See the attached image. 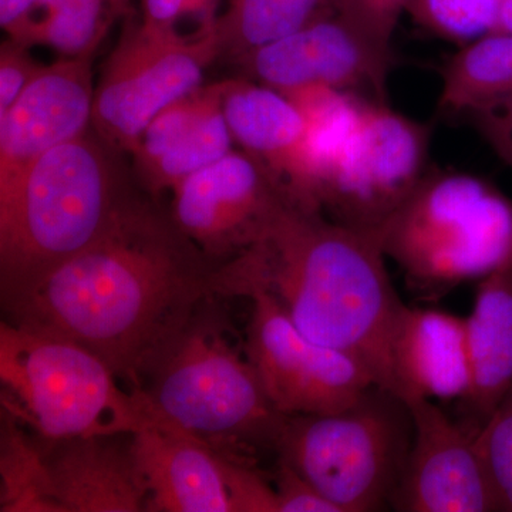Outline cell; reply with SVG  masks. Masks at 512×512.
<instances>
[{"label":"cell","instance_id":"obj_1","mask_svg":"<svg viewBox=\"0 0 512 512\" xmlns=\"http://www.w3.org/2000/svg\"><path fill=\"white\" fill-rule=\"evenodd\" d=\"M212 264L171 215L130 200L89 247L3 305L8 322L92 350L128 389L212 292Z\"/></svg>","mask_w":512,"mask_h":512},{"label":"cell","instance_id":"obj_2","mask_svg":"<svg viewBox=\"0 0 512 512\" xmlns=\"http://www.w3.org/2000/svg\"><path fill=\"white\" fill-rule=\"evenodd\" d=\"M372 232L286 201L261 237L217 266V296L268 293L306 336L352 356L397 396L392 340L404 306Z\"/></svg>","mask_w":512,"mask_h":512},{"label":"cell","instance_id":"obj_3","mask_svg":"<svg viewBox=\"0 0 512 512\" xmlns=\"http://www.w3.org/2000/svg\"><path fill=\"white\" fill-rule=\"evenodd\" d=\"M130 200L109 154L87 133L0 187L2 305L89 247Z\"/></svg>","mask_w":512,"mask_h":512},{"label":"cell","instance_id":"obj_4","mask_svg":"<svg viewBox=\"0 0 512 512\" xmlns=\"http://www.w3.org/2000/svg\"><path fill=\"white\" fill-rule=\"evenodd\" d=\"M215 296L202 299L141 380L170 429L255 464L275 451L285 414L266 396L247 353L232 342Z\"/></svg>","mask_w":512,"mask_h":512},{"label":"cell","instance_id":"obj_5","mask_svg":"<svg viewBox=\"0 0 512 512\" xmlns=\"http://www.w3.org/2000/svg\"><path fill=\"white\" fill-rule=\"evenodd\" d=\"M119 380L100 356L77 343L8 320L0 326L2 407L37 439L170 429L146 394L124 389Z\"/></svg>","mask_w":512,"mask_h":512},{"label":"cell","instance_id":"obj_6","mask_svg":"<svg viewBox=\"0 0 512 512\" xmlns=\"http://www.w3.org/2000/svg\"><path fill=\"white\" fill-rule=\"evenodd\" d=\"M372 234L426 296L512 268V201L476 175L427 171Z\"/></svg>","mask_w":512,"mask_h":512},{"label":"cell","instance_id":"obj_7","mask_svg":"<svg viewBox=\"0 0 512 512\" xmlns=\"http://www.w3.org/2000/svg\"><path fill=\"white\" fill-rule=\"evenodd\" d=\"M413 430L407 403L373 384L338 412L286 416L276 454L339 512L380 511L392 505Z\"/></svg>","mask_w":512,"mask_h":512},{"label":"cell","instance_id":"obj_8","mask_svg":"<svg viewBox=\"0 0 512 512\" xmlns=\"http://www.w3.org/2000/svg\"><path fill=\"white\" fill-rule=\"evenodd\" d=\"M429 144L427 124L386 101L367 100L320 184L319 211L346 227L375 232L427 174Z\"/></svg>","mask_w":512,"mask_h":512},{"label":"cell","instance_id":"obj_9","mask_svg":"<svg viewBox=\"0 0 512 512\" xmlns=\"http://www.w3.org/2000/svg\"><path fill=\"white\" fill-rule=\"evenodd\" d=\"M220 56L218 37L188 43L127 25L104 63L94 93L93 124L106 143L131 153L165 107L200 89Z\"/></svg>","mask_w":512,"mask_h":512},{"label":"cell","instance_id":"obj_10","mask_svg":"<svg viewBox=\"0 0 512 512\" xmlns=\"http://www.w3.org/2000/svg\"><path fill=\"white\" fill-rule=\"evenodd\" d=\"M245 298L252 305L245 353L279 413L338 412L375 384L362 363L296 328L268 293L249 292Z\"/></svg>","mask_w":512,"mask_h":512},{"label":"cell","instance_id":"obj_11","mask_svg":"<svg viewBox=\"0 0 512 512\" xmlns=\"http://www.w3.org/2000/svg\"><path fill=\"white\" fill-rule=\"evenodd\" d=\"M147 488V512H278L274 485L255 464L180 431L150 427L130 436Z\"/></svg>","mask_w":512,"mask_h":512},{"label":"cell","instance_id":"obj_12","mask_svg":"<svg viewBox=\"0 0 512 512\" xmlns=\"http://www.w3.org/2000/svg\"><path fill=\"white\" fill-rule=\"evenodd\" d=\"M171 192L175 227L217 266L261 237L291 201L275 175L247 151H231Z\"/></svg>","mask_w":512,"mask_h":512},{"label":"cell","instance_id":"obj_13","mask_svg":"<svg viewBox=\"0 0 512 512\" xmlns=\"http://www.w3.org/2000/svg\"><path fill=\"white\" fill-rule=\"evenodd\" d=\"M249 79L288 94L326 86L386 101L392 53L342 13H330L239 60Z\"/></svg>","mask_w":512,"mask_h":512},{"label":"cell","instance_id":"obj_14","mask_svg":"<svg viewBox=\"0 0 512 512\" xmlns=\"http://www.w3.org/2000/svg\"><path fill=\"white\" fill-rule=\"evenodd\" d=\"M413 441L392 507L407 512L500 511L477 434L453 421L433 400H404Z\"/></svg>","mask_w":512,"mask_h":512},{"label":"cell","instance_id":"obj_15","mask_svg":"<svg viewBox=\"0 0 512 512\" xmlns=\"http://www.w3.org/2000/svg\"><path fill=\"white\" fill-rule=\"evenodd\" d=\"M92 56L47 64L0 114V187L47 151L87 133L93 123Z\"/></svg>","mask_w":512,"mask_h":512},{"label":"cell","instance_id":"obj_16","mask_svg":"<svg viewBox=\"0 0 512 512\" xmlns=\"http://www.w3.org/2000/svg\"><path fill=\"white\" fill-rule=\"evenodd\" d=\"M222 110L235 143L275 175L293 204L312 210L306 123L288 96L251 79L221 82Z\"/></svg>","mask_w":512,"mask_h":512},{"label":"cell","instance_id":"obj_17","mask_svg":"<svg viewBox=\"0 0 512 512\" xmlns=\"http://www.w3.org/2000/svg\"><path fill=\"white\" fill-rule=\"evenodd\" d=\"M42 441L60 512H147L148 494L130 437Z\"/></svg>","mask_w":512,"mask_h":512},{"label":"cell","instance_id":"obj_18","mask_svg":"<svg viewBox=\"0 0 512 512\" xmlns=\"http://www.w3.org/2000/svg\"><path fill=\"white\" fill-rule=\"evenodd\" d=\"M397 396L461 400L470 390L466 318L404 305L392 340Z\"/></svg>","mask_w":512,"mask_h":512},{"label":"cell","instance_id":"obj_19","mask_svg":"<svg viewBox=\"0 0 512 512\" xmlns=\"http://www.w3.org/2000/svg\"><path fill=\"white\" fill-rule=\"evenodd\" d=\"M466 329L471 383L460 423L478 434L512 384V268L478 282Z\"/></svg>","mask_w":512,"mask_h":512},{"label":"cell","instance_id":"obj_20","mask_svg":"<svg viewBox=\"0 0 512 512\" xmlns=\"http://www.w3.org/2000/svg\"><path fill=\"white\" fill-rule=\"evenodd\" d=\"M131 0H39L13 33L23 45L47 46L64 57L92 56Z\"/></svg>","mask_w":512,"mask_h":512},{"label":"cell","instance_id":"obj_21","mask_svg":"<svg viewBox=\"0 0 512 512\" xmlns=\"http://www.w3.org/2000/svg\"><path fill=\"white\" fill-rule=\"evenodd\" d=\"M512 97V33L493 32L463 46L443 69L439 110L474 111Z\"/></svg>","mask_w":512,"mask_h":512},{"label":"cell","instance_id":"obj_22","mask_svg":"<svg viewBox=\"0 0 512 512\" xmlns=\"http://www.w3.org/2000/svg\"><path fill=\"white\" fill-rule=\"evenodd\" d=\"M336 10V0H231L218 20L220 56L239 62Z\"/></svg>","mask_w":512,"mask_h":512},{"label":"cell","instance_id":"obj_23","mask_svg":"<svg viewBox=\"0 0 512 512\" xmlns=\"http://www.w3.org/2000/svg\"><path fill=\"white\" fill-rule=\"evenodd\" d=\"M2 407L0 424V511L60 512L42 441Z\"/></svg>","mask_w":512,"mask_h":512},{"label":"cell","instance_id":"obj_24","mask_svg":"<svg viewBox=\"0 0 512 512\" xmlns=\"http://www.w3.org/2000/svg\"><path fill=\"white\" fill-rule=\"evenodd\" d=\"M234 143L221 99L170 151L138 171V175L153 194L173 191L191 175L234 151Z\"/></svg>","mask_w":512,"mask_h":512},{"label":"cell","instance_id":"obj_25","mask_svg":"<svg viewBox=\"0 0 512 512\" xmlns=\"http://www.w3.org/2000/svg\"><path fill=\"white\" fill-rule=\"evenodd\" d=\"M503 0H409L406 12L441 39L467 45L494 32Z\"/></svg>","mask_w":512,"mask_h":512},{"label":"cell","instance_id":"obj_26","mask_svg":"<svg viewBox=\"0 0 512 512\" xmlns=\"http://www.w3.org/2000/svg\"><path fill=\"white\" fill-rule=\"evenodd\" d=\"M221 0H141V25L158 36L197 43L218 37Z\"/></svg>","mask_w":512,"mask_h":512},{"label":"cell","instance_id":"obj_27","mask_svg":"<svg viewBox=\"0 0 512 512\" xmlns=\"http://www.w3.org/2000/svg\"><path fill=\"white\" fill-rule=\"evenodd\" d=\"M500 511L512 512V384L477 434Z\"/></svg>","mask_w":512,"mask_h":512},{"label":"cell","instance_id":"obj_28","mask_svg":"<svg viewBox=\"0 0 512 512\" xmlns=\"http://www.w3.org/2000/svg\"><path fill=\"white\" fill-rule=\"evenodd\" d=\"M409 0H336V9L366 33L380 49L392 53V39Z\"/></svg>","mask_w":512,"mask_h":512},{"label":"cell","instance_id":"obj_29","mask_svg":"<svg viewBox=\"0 0 512 512\" xmlns=\"http://www.w3.org/2000/svg\"><path fill=\"white\" fill-rule=\"evenodd\" d=\"M45 64L37 63L29 46L8 37L0 45V114L15 104L23 90L39 74Z\"/></svg>","mask_w":512,"mask_h":512},{"label":"cell","instance_id":"obj_30","mask_svg":"<svg viewBox=\"0 0 512 512\" xmlns=\"http://www.w3.org/2000/svg\"><path fill=\"white\" fill-rule=\"evenodd\" d=\"M274 488L278 512H339L305 477L279 458Z\"/></svg>","mask_w":512,"mask_h":512},{"label":"cell","instance_id":"obj_31","mask_svg":"<svg viewBox=\"0 0 512 512\" xmlns=\"http://www.w3.org/2000/svg\"><path fill=\"white\" fill-rule=\"evenodd\" d=\"M471 116L495 154L512 168V97L474 111Z\"/></svg>","mask_w":512,"mask_h":512},{"label":"cell","instance_id":"obj_32","mask_svg":"<svg viewBox=\"0 0 512 512\" xmlns=\"http://www.w3.org/2000/svg\"><path fill=\"white\" fill-rule=\"evenodd\" d=\"M39 0H0V26L12 36Z\"/></svg>","mask_w":512,"mask_h":512},{"label":"cell","instance_id":"obj_33","mask_svg":"<svg viewBox=\"0 0 512 512\" xmlns=\"http://www.w3.org/2000/svg\"><path fill=\"white\" fill-rule=\"evenodd\" d=\"M494 32L512 33V0H503L501 3Z\"/></svg>","mask_w":512,"mask_h":512}]
</instances>
